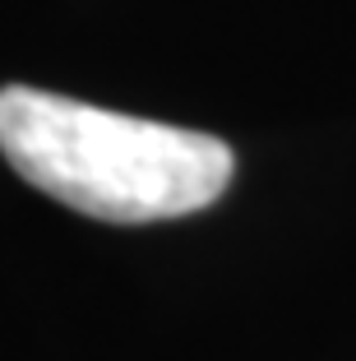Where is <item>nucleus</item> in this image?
I'll use <instances>...</instances> for the list:
<instances>
[{"label": "nucleus", "instance_id": "f257e3e1", "mask_svg": "<svg viewBox=\"0 0 356 361\" xmlns=\"http://www.w3.org/2000/svg\"><path fill=\"white\" fill-rule=\"evenodd\" d=\"M0 153L28 185L102 223L185 218L209 209L236 171L218 135L28 84L0 88Z\"/></svg>", "mask_w": 356, "mask_h": 361}]
</instances>
